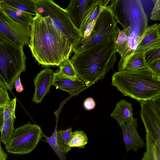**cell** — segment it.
<instances>
[{"label":"cell","instance_id":"603a6c76","mask_svg":"<svg viewBox=\"0 0 160 160\" xmlns=\"http://www.w3.org/2000/svg\"><path fill=\"white\" fill-rule=\"evenodd\" d=\"M88 138L83 131L76 130L72 132V138L69 145L71 147L83 148L87 143Z\"/></svg>","mask_w":160,"mask_h":160},{"label":"cell","instance_id":"8fae6325","mask_svg":"<svg viewBox=\"0 0 160 160\" xmlns=\"http://www.w3.org/2000/svg\"><path fill=\"white\" fill-rule=\"evenodd\" d=\"M138 119L133 118L125 124L120 125L124 143L127 151L137 152L145 145L137 131Z\"/></svg>","mask_w":160,"mask_h":160},{"label":"cell","instance_id":"8992f818","mask_svg":"<svg viewBox=\"0 0 160 160\" xmlns=\"http://www.w3.org/2000/svg\"><path fill=\"white\" fill-rule=\"evenodd\" d=\"M35 2L37 14L49 17L53 28L73 47L82 38L65 9L52 0H35Z\"/></svg>","mask_w":160,"mask_h":160},{"label":"cell","instance_id":"ac0fdd59","mask_svg":"<svg viewBox=\"0 0 160 160\" xmlns=\"http://www.w3.org/2000/svg\"><path fill=\"white\" fill-rule=\"evenodd\" d=\"M2 5L3 10L14 21L22 25L30 27L33 18L32 15L2 3Z\"/></svg>","mask_w":160,"mask_h":160},{"label":"cell","instance_id":"7c38bea8","mask_svg":"<svg viewBox=\"0 0 160 160\" xmlns=\"http://www.w3.org/2000/svg\"><path fill=\"white\" fill-rule=\"evenodd\" d=\"M54 72L48 68L41 71L34 78L35 90L32 100L37 103H41L48 92L53 82Z\"/></svg>","mask_w":160,"mask_h":160},{"label":"cell","instance_id":"d6a6232c","mask_svg":"<svg viewBox=\"0 0 160 160\" xmlns=\"http://www.w3.org/2000/svg\"><path fill=\"white\" fill-rule=\"evenodd\" d=\"M20 76V74H19L17 78L14 85L16 91L18 92H22L24 89L23 87L21 82Z\"/></svg>","mask_w":160,"mask_h":160},{"label":"cell","instance_id":"cb8c5ba5","mask_svg":"<svg viewBox=\"0 0 160 160\" xmlns=\"http://www.w3.org/2000/svg\"><path fill=\"white\" fill-rule=\"evenodd\" d=\"M144 54L133 55L127 64L125 69L135 70L147 68Z\"/></svg>","mask_w":160,"mask_h":160},{"label":"cell","instance_id":"7a4b0ae2","mask_svg":"<svg viewBox=\"0 0 160 160\" xmlns=\"http://www.w3.org/2000/svg\"><path fill=\"white\" fill-rule=\"evenodd\" d=\"M101 41L86 51L74 54L70 60L78 77L87 86L103 78L117 60V28Z\"/></svg>","mask_w":160,"mask_h":160},{"label":"cell","instance_id":"2e32d148","mask_svg":"<svg viewBox=\"0 0 160 160\" xmlns=\"http://www.w3.org/2000/svg\"><path fill=\"white\" fill-rule=\"evenodd\" d=\"M110 1L109 0H93V2L85 12L79 30L82 38L88 25L96 22L100 12L107 6Z\"/></svg>","mask_w":160,"mask_h":160},{"label":"cell","instance_id":"836d02e7","mask_svg":"<svg viewBox=\"0 0 160 160\" xmlns=\"http://www.w3.org/2000/svg\"><path fill=\"white\" fill-rule=\"evenodd\" d=\"M3 108L4 107L0 106V132L1 131L3 124L4 122L3 116Z\"/></svg>","mask_w":160,"mask_h":160},{"label":"cell","instance_id":"e0dca14e","mask_svg":"<svg viewBox=\"0 0 160 160\" xmlns=\"http://www.w3.org/2000/svg\"><path fill=\"white\" fill-rule=\"evenodd\" d=\"M133 114L131 103L123 99L116 104L115 109L111 113V116L114 118L120 126L132 118Z\"/></svg>","mask_w":160,"mask_h":160},{"label":"cell","instance_id":"f546056e","mask_svg":"<svg viewBox=\"0 0 160 160\" xmlns=\"http://www.w3.org/2000/svg\"><path fill=\"white\" fill-rule=\"evenodd\" d=\"M147 65V68L154 75L160 77V59L152 61Z\"/></svg>","mask_w":160,"mask_h":160},{"label":"cell","instance_id":"4316f807","mask_svg":"<svg viewBox=\"0 0 160 160\" xmlns=\"http://www.w3.org/2000/svg\"><path fill=\"white\" fill-rule=\"evenodd\" d=\"M16 99L14 98L4 107L3 108L4 121L9 119L11 117H15V108Z\"/></svg>","mask_w":160,"mask_h":160},{"label":"cell","instance_id":"6da1fadb","mask_svg":"<svg viewBox=\"0 0 160 160\" xmlns=\"http://www.w3.org/2000/svg\"><path fill=\"white\" fill-rule=\"evenodd\" d=\"M30 28L28 46L39 64L58 66L69 58L73 47L53 28L49 17L37 14L33 18Z\"/></svg>","mask_w":160,"mask_h":160},{"label":"cell","instance_id":"5bb4252c","mask_svg":"<svg viewBox=\"0 0 160 160\" xmlns=\"http://www.w3.org/2000/svg\"><path fill=\"white\" fill-rule=\"evenodd\" d=\"M52 85L68 92L71 95L77 96L87 86L79 78L72 79L62 74L59 71L54 72Z\"/></svg>","mask_w":160,"mask_h":160},{"label":"cell","instance_id":"d4e9b609","mask_svg":"<svg viewBox=\"0 0 160 160\" xmlns=\"http://www.w3.org/2000/svg\"><path fill=\"white\" fill-rule=\"evenodd\" d=\"M57 124L54 130L50 137H48L42 133L43 137L46 139L47 142L53 149L56 154L60 160H66V153L63 152L59 148L57 142Z\"/></svg>","mask_w":160,"mask_h":160},{"label":"cell","instance_id":"9c48e42d","mask_svg":"<svg viewBox=\"0 0 160 160\" xmlns=\"http://www.w3.org/2000/svg\"><path fill=\"white\" fill-rule=\"evenodd\" d=\"M140 103V116L146 134L160 144V97Z\"/></svg>","mask_w":160,"mask_h":160},{"label":"cell","instance_id":"4fadbf2b","mask_svg":"<svg viewBox=\"0 0 160 160\" xmlns=\"http://www.w3.org/2000/svg\"><path fill=\"white\" fill-rule=\"evenodd\" d=\"M160 24L157 23L148 26L133 55L160 48Z\"/></svg>","mask_w":160,"mask_h":160},{"label":"cell","instance_id":"ba28073f","mask_svg":"<svg viewBox=\"0 0 160 160\" xmlns=\"http://www.w3.org/2000/svg\"><path fill=\"white\" fill-rule=\"evenodd\" d=\"M117 23L109 4L99 14L90 35L79 40L73 47L74 53H81L100 42L115 30Z\"/></svg>","mask_w":160,"mask_h":160},{"label":"cell","instance_id":"e575fe53","mask_svg":"<svg viewBox=\"0 0 160 160\" xmlns=\"http://www.w3.org/2000/svg\"><path fill=\"white\" fill-rule=\"evenodd\" d=\"M1 141L0 138V160H6L8 154L4 152L1 145Z\"/></svg>","mask_w":160,"mask_h":160},{"label":"cell","instance_id":"4dcf8cb0","mask_svg":"<svg viewBox=\"0 0 160 160\" xmlns=\"http://www.w3.org/2000/svg\"><path fill=\"white\" fill-rule=\"evenodd\" d=\"M10 101L7 90L0 86V106L4 107Z\"/></svg>","mask_w":160,"mask_h":160},{"label":"cell","instance_id":"9a60e30c","mask_svg":"<svg viewBox=\"0 0 160 160\" xmlns=\"http://www.w3.org/2000/svg\"><path fill=\"white\" fill-rule=\"evenodd\" d=\"M93 0H72L65 9L75 27L79 30L87 10Z\"/></svg>","mask_w":160,"mask_h":160},{"label":"cell","instance_id":"3957f363","mask_svg":"<svg viewBox=\"0 0 160 160\" xmlns=\"http://www.w3.org/2000/svg\"><path fill=\"white\" fill-rule=\"evenodd\" d=\"M113 12L118 23L127 36L123 46L118 52L121 56L118 71L125 69L136 50L148 27V19L142 4L139 1H126L118 4Z\"/></svg>","mask_w":160,"mask_h":160},{"label":"cell","instance_id":"7402d4cb","mask_svg":"<svg viewBox=\"0 0 160 160\" xmlns=\"http://www.w3.org/2000/svg\"><path fill=\"white\" fill-rule=\"evenodd\" d=\"M16 118L11 117L9 119L4 121L1 132L0 140L5 145L10 139L15 129L13 125Z\"/></svg>","mask_w":160,"mask_h":160},{"label":"cell","instance_id":"ffe728a7","mask_svg":"<svg viewBox=\"0 0 160 160\" xmlns=\"http://www.w3.org/2000/svg\"><path fill=\"white\" fill-rule=\"evenodd\" d=\"M146 141V150L140 160H160V144L147 134Z\"/></svg>","mask_w":160,"mask_h":160},{"label":"cell","instance_id":"44dd1931","mask_svg":"<svg viewBox=\"0 0 160 160\" xmlns=\"http://www.w3.org/2000/svg\"><path fill=\"white\" fill-rule=\"evenodd\" d=\"M72 136V128L57 131V139L58 146L64 152L67 153L71 149L69 145Z\"/></svg>","mask_w":160,"mask_h":160},{"label":"cell","instance_id":"5b68a950","mask_svg":"<svg viewBox=\"0 0 160 160\" xmlns=\"http://www.w3.org/2000/svg\"><path fill=\"white\" fill-rule=\"evenodd\" d=\"M23 47L0 32V86L7 90L13 88L17 78L26 70Z\"/></svg>","mask_w":160,"mask_h":160},{"label":"cell","instance_id":"484cf974","mask_svg":"<svg viewBox=\"0 0 160 160\" xmlns=\"http://www.w3.org/2000/svg\"><path fill=\"white\" fill-rule=\"evenodd\" d=\"M59 66L60 69L58 71L62 75L72 79L78 78L69 58L62 61Z\"/></svg>","mask_w":160,"mask_h":160},{"label":"cell","instance_id":"277c9868","mask_svg":"<svg viewBox=\"0 0 160 160\" xmlns=\"http://www.w3.org/2000/svg\"><path fill=\"white\" fill-rule=\"evenodd\" d=\"M112 84L125 96L140 103L160 97V77L148 68L116 72L112 76Z\"/></svg>","mask_w":160,"mask_h":160},{"label":"cell","instance_id":"30bf717a","mask_svg":"<svg viewBox=\"0 0 160 160\" xmlns=\"http://www.w3.org/2000/svg\"><path fill=\"white\" fill-rule=\"evenodd\" d=\"M0 32L20 46L28 45L30 38V26L14 21L3 9L0 0Z\"/></svg>","mask_w":160,"mask_h":160},{"label":"cell","instance_id":"83f0119b","mask_svg":"<svg viewBox=\"0 0 160 160\" xmlns=\"http://www.w3.org/2000/svg\"><path fill=\"white\" fill-rule=\"evenodd\" d=\"M147 64L152 61L160 59V48L150 50L144 54Z\"/></svg>","mask_w":160,"mask_h":160},{"label":"cell","instance_id":"52a82bcc","mask_svg":"<svg viewBox=\"0 0 160 160\" xmlns=\"http://www.w3.org/2000/svg\"><path fill=\"white\" fill-rule=\"evenodd\" d=\"M41 127L30 122L15 129L5 148L9 153L24 154L31 152L43 137Z\"/></svg>","mask_w":160,"mask_h":160},{"label":"cell","instance_id":"1f68e13d","mask_svg":"<svg viewBox=\"0 0 160 160\" xmlns=\"http://www.w3.org/2000/svg\"><path fill=\"white\" fill-rule=\"evenodd\" d=\"M83 106L86 110H90L95 108L96 103L92 98L89 97L84 100L83 102Z\"/></svg>","mask_w":160,"mask_h":160},{"label":"cell","instance_id":"d6986e66","mask_svg":"<svg viewBox=\"0 0 160 160\" xmlns=\"http://www.w3.org/2000/svg\"><path fill=\"white\" fill-rule=\"evenodd\" d=\"M2 4L7 5L33 15L37 14L35 0H1Z\"/></svg>","mask_w":160,"mask_h":160},{"label":"cell","instance_id":"f1b7e54d","mask_svg":"<svg viewBox=\"0 0 160 160\" xmlns=\"http://www.w3.org/2000/svg\"><path fill=\"white\" fill-rule=\"evenodd\" d=\"M154 6L151 14L150 19L153 21L159 20L160 18V0H153Z\"/></svg>","mask_w":160,"mask_h":160}]
</instances>
